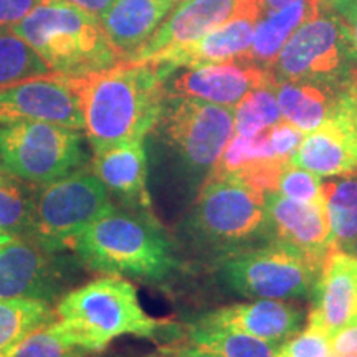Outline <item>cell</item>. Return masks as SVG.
<instances>
[{"mask_svg":"<svg viewBox=\"0 0 357 357\" xmlns=\"http://www.w3.org/2000/svg\"><path fill=\"white\" fill-rule=\"evenodd\" d=\"M169 77L171 73L159 65L129 61L71 77L93 151L144 139L162 113Z\"/></svg>","mask_w":357,"mask_h":357,"instance_id":"cell-1","label":"cell"},{"mask_svg":"<svg viewBox=\"0 0 357 357\" xmlns=\"http://www.w3.org/2000/svg\"><path fill=\"white\" fill-rule=\"evenodd\" d=\"M71 253L96 273L147 281L166 280L178 268L172 245L153 213L116 205L78 236Z\"/></svg>","mask_w":357,"mask_h":357,"instance_id":"cell-2","label":"cell"},{"mask_svg":"<svg viewBox=\"0 0 357 357\" xmlns=\"http://www.w3.org/2000/svg\"><path fill=\"white\" fill-rule=\"evenodd\" d=\"M52 321L58 333L88 352H101L121 336L158 341L162 323L142 310L134 284L106 275L66 291Z\"/></svg>","mask_w":357,"mask_h":357,"instance_id":"cell-3","label":"cell"},{"mask_svg":"<svg viewBox=\"0 0 357 357\" xmlns=\"http://www.w3.org/2000/svg\"><path fill=\"white\" fill-rule=\"evenodd\" d=\"M181 230L199 255L222 261L270 240L266 194L240 178L208 176Z\"/></svg>","mask_w":357,"mask_h":357,"instance_id":"cell-4","label":"cell"},{"mask_svg":"<svg viewBox=\"0 0 357 357\" xmlns=\"http://www.w3.org/2000/svg\"><path fill=\"white\" fill-rule=\"evenodd\" d=\"M53 73L83 77L119 63L100 17L63 3H42L13 26Z\"/></svg>","mask_w":357,"mask_h":357,"instance_id":"cell-5","label":"cell"},{"mask_svg":"<svg viewBox=\"0 0 357 357\" xmlns=\"http://www.w3.org/2000/svg\"><path fill=\"white\" fill-rule=\"evenodd\" d=\"M234 108L194 98H166L153 131L192 185H202L234 136Z\"/></svg>","mask_w":357,"mask_h":357,"instance_id":"cell-6","label":"cell"},{"mask_svg":"<svg viewBox=\"0 0 357 357\" xmlns=\"http://www.w3.org/2000/svg\"><path fill=\"white\" fill-rule=\"evenodd\" d=\"M114 207L109 192L91 171L78 169L37 187L26 238L52 252H71L84 230Z\"/></svg>","mask_w":357,"mask_h":357,"instance_id":"cell-7","label":"cell"},{"mask_svg":"<svg viewBox=\"0 0 357 357\" xmlns=\"http://www.w3.org/2000/svg\"><path fill=\"white\" fill-rule=\"evenodd\" d=\"M217 265L223 287L257 300H305L319 273L300 252L276 240L240 250Z\"/></svg>","mask_w":357,"mask_h":357,"instance_id":"cell-8","label":"cell"},{"mask_svg":"<svg viewBox=\"0 0 357 357\" xmlns=\"http://www.w3.org/2000/svg\"><path fill=\"white\" fill-rule=\"evenodd\" d=\"M275 82H312L341 86L357 71V60L344 24L319 8L294 32L270 65Z\"/></svg>","mask_w":357,"mask_h":357,"instance_id":"cell-9","label":"cell"},{"mask_svg":"<svg viewBox=\"0 0 357 357\" xmlns=\"http://www.w3.org/2000/svg\"><path fill=\"white\" fill-rule=\"evenodd\" d=\"M0 160L6 172L43 185L83 169L86 153L78 129L22 121L0 124Z\"/></svg>","mask_w":357,"mask_h":357,"instance_id":"cell-10","label":"cell"},{"mask_svg":"<svg viewBox=\"0 0 357 357\" xmlns=\"http://www.w3.org/2000/svg\"><path fill=\"white\" fill-rule=\"evenodd\" d=\"M70 261L32 238L17 236L0 245V300L50 303L70 284Z\"/></svg>","mask_w":357,"mask_h":357,"instance_id":"cell-11","label":"cell"},{"mask_svg":"<svg viewBox=\"0 0 357 357\" xmlns=\"http://www.w3.org/2000/svg\"><path fill=\"white\" fill-rule=\"evenodd\" d=\"M22 121L84 131L82 101L71 77L53 73L0 88V124Z\"/></svg>","mask_w":357,"mask_h":357,"instance_id":"cell-12","label":"cell"},{"mask_svg":"<svg viewBox=\"0 0 357 357\" xmlns=\"http://www.w3.org/2000/svg\"><path fill=\"white\" fill-rule=\"evenodd\" d=\"M263 17L261 0H184L172 8L153 37L142 45L129 63H144L160 52L190 43L235 17Z\"/></svg>","mask_w":357,"mask_h":357,"instance_id":"cell-13","label":"cell"},{"mask_svg":"<svg viewBox=\"0 0 357 357\" xmlns=\"http://www.w3.org/2000/svg\"><path fill=\"white\" fill-rule=\"evenodd\" d=\"M271 75L247 58L184 68L166 82V95L194 98L213 105L235 108L253 89L271 82Z\"/></svg>","mask_w":357,"mask_h":357,"instance_id":"cell-14","label":"cell"},{"mask_svg":"<svg viewBox=\"0 0 357 357\" xmlns=\"http://www.w3.org/2000/svg\"><path fill=\"white\" fill-rule=\"evenodd\" d=\"M306 324L329 337L357 324V257L329 250L311 291Z\"/></svg>","mask_w":357,"mask_h":357,"instance_id":"cell-15","label":"cell"},{"mask_svg":"<svg viewBox=\"0 0 357 357\" xmlns=\"http://www.w3.org/2000/svg\"><path fill=\"white\" fill-rule=\"evenodd\" d=\"M266 229L270 240L296 250L321 270L331 240L326 207L296 202L280 192H268Z\"/></svg>","mask_w":357,"mask_h":357,"instance_id":"cell-16","label":"cell"},{"mask_svg":"<svg viewBox=\"0 0 357 357\" xmlns=\"http://www.w3.org/2000/svg\"><path fill=\"white\" fill-rule=\"evenodd\" d=\"M199 323L234 329L261 339L271 346H280L293 334L301 331L305 311L300 306L281 300H261L236 303L220 310L207 312Z\"/></svg>","mask_w":357,"mask_h":357,"instance_id":"cell-17","label":"cell"},{"mask_svg":"<svg viewBox=\"0 0 357 357\" xmlns=\"http://www.w3.org/2000/svg\"><path fill=\"white\" fill-rule=\"evenodd\" d=\"M91 172L100 178L124 208L151 212V195L147 189V155L144 139L126 141L95 151Z\"/></svg>","mask_w":357,"mask_h":357,"instance_id":"cell-18","label":"cell"},{"mask_svg":"<svg viewBox=\"0 0 357 357\" xmlns=\"http://www.w3.org/2000/svg\"><path fill=\"white\" fill-rule=\"evenodd\" d=\"M258 19L250 15L235 17L215 26L211 32L194 42L160 52L144 63H154L166 68L169 73L190 66L220 63L245 56L255 37Z\"/></svg>","mask_w":357,"mask_h":357,"instance_id":"cell-19","label":"cell"},{"mask_svg":"<svg viewBox=\"0 0 357 357\" xmlns=\"http://www.w3.org/2000/svg\"><path fill=\"white\" fill-rule=\"evenodd\" d=\"M176 0H113L100 20L119 60L126 61L153 37Z\"/></svg>","mask_w":357,"mask_h":357,"instance_id":"cell-20","label":"cell"},{"mask_svg":"<svg viewBox=\"0 0 357 357\" xmlns=\"http://www.w3.org/2000/svg\"><path fill=\"white\" fill-rule=\"evenodd\" d=\"M319 8L321 0H293L280 10L263 15L257 24L252 47L242 58L268 70L289 37L312 19Z\"/></svg>","mask_w":357,"mask_h":357,"instance_id":"cell-21","label":"cell"},{"mask_svg":"<svg viewBox=\"0 0 357 357\" xmlns=\"http://www.w3.org/2000/svg\"><path fill=\"white\" fill-rule=\"evenodd\" d=\"M276 100L281 118L301 129L311 132L319 128L331 114L339 86H329L312 82H275Z\"/></svg>","mask_w":357,"mask_h":357,"instance_id":"cell-22","label":"cell"},{"mask_svg":"<svg viewBox=\"0 0 357 357\" xmlns=\"http://www.w3.org/2000/svg\"><path fill=\"white\" fill-rule=\"evenodd\" d=\"M176 352L178 357H275V346L250 334L195 321Z\"/></svg>","mask_w":357,"mask_h":357,"instance_id":"cell-23","label":"cell"},{"mask_svg":"<svg viewBox=\"0 0 357 357\" xmlns=\"http://www.w3.org/2000/svg\"><path fill=\"white\" fill-rule=\"evenodd\" d=\"M323 195L331 230L329 250L351 253L357 236V172L329 177L323 182Z\"/></svg>","mask_w":357,"mask_h":357,"instance_id":"cell-24","label":"cell"},{"mask_svg":"<svg viewBox=\"0 0 357 357\" xmlns=\"http://www.w3.org/2000/svg\"><path fill=\"white\" fill-rule=\"evenodd\" d=\"M52 305L40 300H0V357L37 328L52 323Z\"/></svg>","mask_w":357,"mask_h":357,"instance_id":"cell-25","label":"cell"},{"mask_svg":"<svg viewBox=\"0 0 357 357\" xmlns=\"http://www.w3.org/2000/svg\"><path fill=\"white\" fill-rule=\"evenodd\" d=\"M37 187L8 172L0 176V234L29 236Z\"/></svg>","mask_w":357,"mask_h":357,"instance_id":"cell-26","label":"cell"},{"mask_svg":"<svg viewBox=\"0 0 357 357\" xmlns=\"http://www.w3.org/2000/svg\"><path fill=\"white\" fill-rule=\"evenodd\" d=\"M53 75L42 56L12 29L0 30V88Z\"/></svg>","mask_w":357,"mask_h":357,"instance_id":"cell-27","label":"cell"},{"mask_svg":"<svg viewBox=\"0 0 357 357\" xmlns=\"http://www.w3.org/2000/svg\"><path fill=\"white\" fill-rule=\"evenodd\" d=\"M234 134L255 136L281 121V111L276 100L273 79L250 91L234 108Z\"/></svg>","mask_w":357,"mask_h":357,"instance_id":"cell-28","label":"cell"},{"mask_svg":"<svg viewBox=\"0 0 357 357\" xmlns=\"http://www.w3.org/2000/svg\"><path fill=\"white\" fill-rule=\"evenodd\" d=\"M88 352L58 333L53 323L37 328L20 339L3 357H84Z\"/></svg>","mask_w":357,"mask_h":357,"instance_id":"cell-29","label":"cell"},{"mask_svg":"<svg viewBox=\"0 0 357 357\" xmlns=\"http://www.w3.org/2000/svg\"><path fill=\"white\" fill-rule=\"evenodd\" d=\"M276 192L283 194L284 197L296 200V202L324 207L323 182H321L319 176L294 166L291 162L281 172Z\"/></svg>","mask_w":357,"mask_h":357,"instance_id":"cell-30","label":"cell"},{"mask_svg":"<svg viewBox=\"0 0 357 357\" xmlns=\"http://www.w3.org/2000/svg\"><path fill=\"white\" fill-rule=\"evenodd\" d=\"M331 352V337L307 324L275 347V357H329Z\"/></svg>","mask_w":357,"mask_h":357,"instance_id":"cell-31","label":"cell"},{"mask_svg":"<svg viewBox=\"0 0 357 357\" xmlns=\"http://www.w3.org/2000/svg\"><path fill=\"white\" fill-rule=\"evenodd\" d=\"M303 137H305V132L293 126L291 123L284 121V119H281V121L270 128L271 147H273L275 154L281 159L291 160L298 146L301 144Z\"/></svg>","mask_w":357,"mask_h":357,"instance_id":"cell-32","label":"cell"},{"mask_svg":"<svg viewBox=\"0 0 357 357\" xmlns=\"http://www.w3.org/2000/svg\"><path fill=\"white\" fill-rule=\"evenodd\" d=\"M43 0H0V30L13 29Z\"/></svg>","mask_w":357,"mask_h":357,"instance_id":"cell-33","label":"cell"},{"mask_svg":"<svg viewBox=\"0 0 357 357\" xmlns=\"http://www.w3.org/2000/svg\"><path fill=\"white\" fill-rule=\"evenodd\" d=\"M331 349L336 354H357V324L347 326L333 336Z\"/></svg>","mask_w":357,"mask_h":357,"instance_id":"cell-34","label":"cell"},{"mask_svg":"<svg viewBox=\"0 0 357 357\" xmlns=\"http://www.w3.org/2000/svg\"><path fill=\"white\" fill-rule=\"evenodd\" d=\"M43 3H63V6L82 8L91 15L101 17V13L113 3V0H43Z\"/></svg>","mask_w":357,"mask_h":357,"instance_id":"cell-35","label":"cell"},{"mask_svg":"<svg viewBox=\"0 0 357 357\" xmlns=\"http://www.w3.org/2000/svg\"><path fill=\"white\" fill-rule=\"evenodd\" d=\"M336 15L342 20V24H344L347 38H349L351 48L352 52H354V56L357 60V2L352 3L349 7H346L344 10L337 12Z\"/></svg>","mask_w":357,"mask_h":357,"instance_id":"cell-36","label":"cell"},{"mask_svg":"<svg viewBox=\"0 0 357 357\" xmlns=\"http://www.w3.org/2000/svg\"><path fill=\"white\" fill-rule=\"evenodd\" d=\"M357 0H321V8H326V10H331L334 13L344 10L346 7L356 3Z\"/></svg>","mask_w":357,"mask_h":357,"instance_id":"cell-37","label":"cell"},{"mask_svg":"<svg viewBox=\"0 0 357 357\" xmlns=\"http://www.w3.org/2000/svg\"><path fill=\"white\" fill-rule=\"evenodd\" d=\"M291 2L293 0H261L263 15L280 10V8H283L284 6H288V3H291Z\"/></svg>","mask_w":357,"mask_h":357,"instance_id":"cell-38","label":"cell"},{"mask_svg":"<svg viewBox=\"0 0 357 357\" xmlns=\"http://www.w3.org/2000/svg\"><path fill=\"white\" fill-rule=\"evenodd\" d=\"M13 238H17V236L6 235V234H0V245H3V243H8V242H10V240H13Z\"/></svg>","mask_w":357,"mask_h":357,"instance_id":"cell-39","label":"cell"},{"mask_svg":"<svg viewBox=\"0 0 357 357\" xmlns=\"http://www.w3.org/2000/svg\"><path fill=\"white\" fill-rule=\"evenodd\" d=\"M351 255H354V257H357V236H356L354 243H352V248H351Z\"/></svg>","mask_w":357,"mask_h":357,"instance_id":"cell-40","label":"cell"},{"mask_svg":"<svg viewBox=\"0 0 357 357\" xmlns=\"http://www.w3.org/2000/svg\"><path fill=\"white\" fill-rule=\"evenodd\" d=\"M329 357H357V354H336V352H333Z\"/></svg>","mask_w":357,"mask_h":357,"instance_id":"cell-41","label":"cell"},{"mask_svg":"<svg viewBox=\"0 0 357 357\" xmlns=\"http://www.w3.org/2000/svg\"><path fill=\"white\" fill-rule=\"evenodd\" d=\"M3 172H6V169H3V166H2V160H0V176H2Z\"/></svg>","mask_w":357,"mask_h":357,"instance_id":"cell-42","label":"cell"},{"mask_svg":"<svg viewBox=\"0 0 357 357\" xmlns=\"http://www.w3.org/2000/svg\"><path fill=\"white\" fill-rule=\"evenodd\" d=\"M181 2H184V0H176V6H177V3H181Z\"/></svg>","mask_w":357,"mask_h":357,"instance_id":"cell-43","label":"cell"}]
</instances>
